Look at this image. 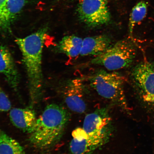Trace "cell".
<instances>
[{
	"label": "cell",
	"mask_w": 154,
	"mask_h": 154,
	"mask_svg": "<svg viewBox=\"0 0 154 154\" xmlns=\"http://www.w3.org/2000/svg\"><path fill=\"white\" fill-rule=\"evenodd\" d=\"M68 111L56 103L48 105L37 119L29 140L35 149L47 151L60 141L70 121Z\"/></svg>",
	"instance_id": "obj_2"
},
{
	"label": "cell",
	"mask_w": 154,
	"mask_h": 154,
	"mask_svg": "<svg viewBox=\"0 0 154 154\" xmlns=\"http://www.w3.org/2000/svg\"><path fill=\"white\" fill-rule=\"evenodd\" d=\"M47 36L46 28L23 38H17L15 43L22 53L28 82L29 106L40 101L43 95V78L42 68V54Z\"/></svg>",
	"instance_id": "obj_1"
},
{
	"label": "cell",
	"mask_w": 154,
	"mask_h": 154,
	"mask_svg": "<svg viewBox=\"0 0 154 154\" xmlns=\"http://www.w3.org/2000/svg\"><path fill=\"white\" fill-rule=\"evenodd\" d=\"M7 0H0V20H1L2 13Z\"/></svg>",
	"instance_id": "obj_18"
},
{
	"label": "cell",
	"mask_w": 154,
	"mask_h": 154,
	"mask_svg": "<svg viewBox=\"0 0 154 154\" xmlns=\"http://www.w3.org/2000/svg\"><path fill=\"white\" fill-rule=\"evenodd\" d=\"M9 118L16 128L30 134L35 128L37 117L33 108H14L9 112Z\"/></svg>",
	"instance_id": "obj_11"
},
{
	"label": "cell",
	"mask_w": 154,
	"mask_h": 154,
	"mask_svg": "<svg viewBox=\"0 0 154 154\" xmlns=\"http://www.w3.org/2000/svg\"><path fill=\"white\" fill-rule=\"evenodd\" d=\"M85 88L82 79L76 78L67 80L62 88L63 99L71 111L79 113L85 112Z\"/></svg>",
	"instance_id": "obj_8"
},
{
	"label": "cell",
	"mask_w": 154,
	"mask_h": 154,
	"mask_svg": "<svg viewBox=\"0 0 154 154\" xmlns=\"http://www.w3.org/2000/svg\"><path fill=\"white\" fill-rule=\"evenodd\" d=\"M137 50L132 40H119L104 52L90 61L91 65L103 66L107 70L114 71L126 68L133 63Z\"/></svg>",
	"instance_id": "obj_5"
},
{
	"label": "cell",
	"mask_w": 154,
	"mask_h": 154,
	"mask_svg": "<svg viewBox=\"0 0 154 154\" xmlns=\"http://www.w3.org/2000/svg\"><path fill=\"white\" fill-rule=\"evenodd\" d=\"M111 38L106 35L86 37L83 39L80 55L97 56L103 53L112 45Z\"/></svg>",
	"instance_id": "obj_13"
},
{
	"label": "cell",
	"mask_w": 154,
	"mask_h": 154,
	"mask_svg": "<svg viewBox=\"0 0 154 154\" xmlns=\"http://www.w3.org/2000/svg\"><path fill=\"white\" fill-rule=\"evenodd\" d=\"M28 0H7L0 20V33H9Z\"/></svg>",
	"instance_id": "obj_12"
},
{
	"label": "cell",
	"mask_w": 154,
	"mask_h": 154,
	"mask_svg": "<svg viewBox=\"0 0 154 154\" xmlns=\"http://www.w3.org/2000/svg\"><path fill=\"white\" fill-rule=\"evenodd\" d=\"M0 154H26L19 142L0 128Z\"/></svg>",
	"instance_id": "obj_15"
},
{
	"label": "cell",
	"mask_w": 154,
	"mask_h": 154,
	"mask_svg": "<svg viewBox=\"0 0 154 154\" xmlns=\"http://www.w3.org/2000/svg\"><path fill=\"white\" fill-rule=\"evenodd\" d=\"M105 1H107V0H105Z\"/></svg>",
	"instance_id": "obj_19"
},
{
	"label": "cell",
	"mask_w": 154,
	"mask_h": 154,
	"mask_svg": "<svg viewBox=\"0 0 154 154\" xmlns=\"http://www.w3.org/2000/svg\"><path fill=\"white\" fill-rule=\"evenodd\" d=\"M125 79L116 72L100 70L89 77L90 85L101 97L110 101L126 112L130 109L124 91Z\"/></svg>",
	"instance_id": "obj_4"
},
{
	"label": "cell",
	"mask_w": 154,
	"mask_h": 154,
	"mask_svg": "<svg viewBox=\"0 0 154 154\" xmlns=\"http://www.w3.org/2000/svg\"><path fill=\"white\" fill-rule=\"evenodd\" d=\"M82 128L89 135L109 139L113 128L108 110L106 108L100 109L87 115Z\"/></svg>",
	"instance_id": "obj_7"
},
{
	"label": "cell",
	"mask_w": 154,
	"mask_h": 154,
	"mask_svg": "<svg viewBox=\"0 0 154 154\" xmlns=\"http://www.w3.org/2000/svg\"><path fill=\"white\" fill-rule=\"evenodd\" d=\"M0 73L4 76L9 85L15 91L18 90L20 75L14 59L5 46H0Z\"/></svg>",
	"instance_id": "obj_10"
},
{
	"label": "cell",
	"mask_w": 154,
	"mask_h": 154,
	"mask_svg": "<svg viewBox=\"0 0 154 154\" xmlns=\"http://www.w3.org/2000/svg\"><path fill=\"white\" fill-rule=\"evenodd\" d=\"M78 13L80 20L91 27L107 24L111 20L105 0H79Z\"/></svg>",
	"instance_id": "obj_6"
},
{
	"label": "cell",
	"mask_w": 154,
	"mask_h": 154,
	"mask_svg": "<svg viewBox=\"0 0 154 154\" xmlns=\"http://www.w3.org/2000/svg\"><path fill=\"white\" fill-rule=\"evenodd\" d=\"M72 136L69 147L72 154H89L101 147L109 140L101 137L89 135L82 128L75 129Z\"/></svg>",
	"instance_id": "obj_9"
},
{
	"label": "cell",
	"mask_w": 154,
	"mask_h": 154,
	"mask_svg": "<svg viewBox=\"0 0 154 154\" xmlns=\"http://www.w3.org/2000/svg\"><path fill=\"white\" fill-rule=\"evenodd\" d=\"M131 78L140 107L154 126V63L145 60L138 63Z\"/></svg>",
	"instance_id": "obj_3"
},
{
	"label": "cell",
	"mask_w": 154,
	"mask_h": 154,
	"mask_svg": "<svg viewBox=\"0 0 154 154\" xmlns=\"http://www.w3.org/2000/svg\"><path fill=\"white\" fill-rule=\"evenodd\" d=\"M147 5L143 1L139 2L133 8L130 15L128 29L130 35L132 37L135 26L143 20L146 16Z\"/></svg>",
	"instance_id": "obj_16"
},
{
	"label": "cell",
	"mask_w": 154,
	"mask_h": 154,
	"mask_svg": "<svg viewBox=\"0 0 154 154\" xmlns=\"http://www.w3.org/2000/svg\"><path fill=\"white\" fill-rule=\"evenodd\" d=\"M11 107L10 100L0 86V111L6 112L10 111Z\"/></svg>",
	"instance_id": "obj_17"
},
{
	"label": "cell",
	"mask_w": 154,
	"mask_h": 154,
	"mask_svg": "<svg viewBox=\"0 0 154 154\" xmlns=\"http://www.w3.org/2000/svg\"><path fill=\"white\" fill-rule=\"evenodd\" d=\"M82 41V38L78 36H65L57 44V49L59 52L74 58L80 55Z\"/></svg>",
	"instance_id": "obj_14"
}]
</instances>
